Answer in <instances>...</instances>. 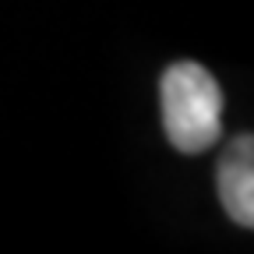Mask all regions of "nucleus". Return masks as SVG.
I'll return each instance as SVG.
<instances>
[{"instance_id":"obj_2","label":"nucleus","mask_w":254,"mask_h":254,"mask_svg":"<svg viewBox=\"0 0 254 254\" xmlns=\"http://www.w3.org/2000/svg\"><path fill=\"white\" fill-rule=\"evenodd\" d=\"M219 198L226 205L230 219L237 226L251 230L254 226V138L240 134L226 145L219 159Z\"/></svg>"},{"instance_id":"obj_1","label":"nucleus","mask_w":254,"mask_h":254,"mask_svg":"<svg viewBox=\"0 0 254 254\" xmlns=\"http://www.w3.org/2000/svg\"><path fill=\"white\" fill-rule=\"evenodd\" d=\"M159 95H163V127L177 152L201 155L219 141L222 92L212 71L194 60H180L163 74Z\"/></svg>"}]
</instances>
